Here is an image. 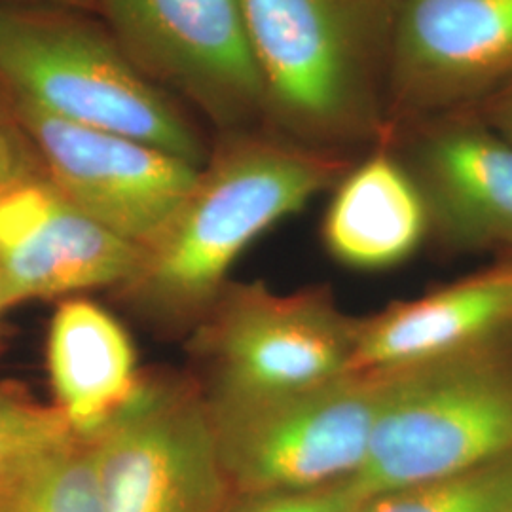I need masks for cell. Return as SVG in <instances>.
Instances as JSON below:
<instances>
[{
	"label": "cell",
	"instance_id": "1",
	"mask_svg": "<svg viewBox=\"0 0 512 512\" xmlns=\"http://www.w3.org/2000/svg\"><path fill=\"white\" fill-rule=\"evenodd\" d=\"M346 162L285 137H241L203 165L175 215L122 287L164 323L200 321L245 249L338 183Z\"/></svg>",
	"mask_w": 512,
	"mask_h": 512
},
{
	"label": "cell",
	"instance_id": "2",
	"mask_svg": "<svg viewBox=\"0 0 512 512\" xmlns=\"http://www.w3.org/2000/svg\"><path fill=\"white\" fill-rule=\"evenodd\" d=\"M399 0H241L264 118L329 150L389 133L387 80Z\"/></svg>",
	"mask_w": 512,
	"mask_h": 512
},
{
	"label": "cell",
	"instance_id": "3",
	"mask_svg": "<svg viewBox=\"0 0 512 512\" xmlns=\"http://www.w3.org/2000/svg\"><path fill=\"white\" fill-rule=\"evenodd\" d=\"M512 454V357L497 340L380 374L361 501Z\"/></svg>",
	"mask_w": 512,
	"mask_h": 512
},
{
	"label": "cell",
	"instance_id": "4",
	"mask_svg": "<svg viewBox=\"0 0 512 512\" xmlns=\"http://www.w3.org/2000/svg\"><path fill=\"white\" fill-rule=\"evenodd\" d=\"M0 82L61 120L203 167L202 139L114 38L71 18L0 8Z\"/></svg>",
	"mask_w": 512,
	"mask_h": 512
},
{
	"label": "cell",
	"instance_id": "5",
	"mask_svg": "<svg viewBox=\"0 0 512 512\" xmlns=\"http://www.w3.org/2000/svg\"><path fill=\"white\" fill-rule=\"evenodd\" d=\"M380 374L247 401H207L220 463L239 495L308 492L357 475L370 446Z\"/></svg>",
	"mask_w": 512,
	"mask_h": 512
},
{
	"label": "cell",
	"instance_id": "6",
	"mask_svg": "<svg viewBox=\"0 0 512 512\" xmlns=\"http://www.w3.org/2000/svg\"><path fill=\"white\" fill-rule=\"evenodd\" d=\"M357 323L323 289L226 287L194 334L209 372L205 399H260L351 374Z\"/></svg>",
	"mask_w": 512,
	"mask_h": 512
},
{
	"label": "cell",
	"instance_id": "7",
	"mask_svg": "<svg viewBox=\"0 0 512 512\" xmlns=\"http://www.w3.org/2000/svg\"><path fill=\"white\" fill-rule=\"evenodd\" d=\"M90 440L103 512H224L230 503L205 393L194 384L145 380Z\"/></svg>",
	"mask_w": 512,
	"mask_h": 512
},
{
	"label": "cell",
	"instance_id": "8",
	"mask_svg": "<svg viewBox=\"0 0 512 512\" xmlns=\"http://www.w3.org/2000/svg\"><path fill=\"white\" fill-rule=\"evenodd\" d=\"M114 40L150 80L222 126L264 118L241 0H101Z\"/></svg>",
	"mask_w": 512,
	"mask_h": 512
},
{
	"label": "cell",
	"instance_id": "9",
	"mask_svg": "<svg viewBox=\"0 0 512 512\" xmlns=\"http://www.w3.org/2000/svg\"><path fill=\"white\" fill-rule=\"evenodd\" d=\"M16 122L50 183L93 220L145 247L175 215L200 169L162 148L52 116L12 95Z\"/></svg>",
	"mask_w": 512,
	"mask_h": 512
},
{
	"label": "cell",
	"instance_id": "10",
	"mask_svg": "<svg viewBox=\"0 0 512 512\" xmlns=\"http://www.w3.org/2000/svg\"><path fill=\"white\" fill-rule=\"evenodd\" d=\"M512 88V0H399L387 114L397 122L450 116Z\"/></svg>",
	"mask_w": 512,
	"mask_h": 512
},
{
	"label": "cell",
	"instance_id": "11",
	"mask_svg": "<svg viewBox=\"0 0 512 512\" xmlns=\"http://www.w3.org/2000/svg\"><path fill=\"white\" fill-rule=\"evenodd\" d=\"M141 258L143 247L86 215L44 173L0 186V277L8 306L126 287Z\"/></svg>",
	"mask_w": 512,
	"mask_h": 512
},
{
	"label": "cell",
	"instance_id": "12",
	"mask_svg": "<svg viewBox=\"0 0 512 512\" xmlns=\"http://www.w3.org/2000/svg\"><path fill=\"white\" fill-rule=\"evenodd\" d=\"M408 167L431 228L456 247H512V143L448 116L418 124Z\"/></svg>",
	"mask_w": 512,
	"mask_h": 512
},
{
	"label": "cell",
	"instance_id": "13",
	"mask_svg": "<svg viewBox=\"0 0 512 512\" xmlns=\"http://www.w3.org/2000/svg\"><path fill=\"white\" fill-rule=\"evenodd\" d=\"M512 325V268L359 319L351 372L382 374L497 340Z\"/></svg>",
	"mask_w": 512,
	"mask_h": 512
},
{
	"label": "cell",
	"instance_id": "14",
	"mask_svg": "<svg viewBox=\"0 0 512 512\" xmlns=\"http://www.w3.org/2000/svg\"><path fill=\"white\" fill-rule=\"evenodd\" d=\"M431 215L410 167L380 147L336 183L321 236L349 270L382 272L416 255Z\"/></svg>",
	"mask_w": 512,
	"mask_h": 512
},
{
	"label": "cell",
	"instance_id": "15",
	"mask_svg": "<svg viewBox=\"0 0 512 512\" xmlns=\"http://www.w3.org/2000/svg\"><path fill=\"white\" fill-rule=\"evenodd\" d=\"M48 368L57 406L80 439L95 437L145 385L128 332L88 300H71L55 311Z\"/></svg>",
	"mask_w": 512,
	"mask_h": 512
},
{
	"label": "cell",
	"instance_id": "16",
	"mask_svg": "<svg viewBox=\"0 0 512 512\" xmlns=\"http://www.w3.org/2000/svg\"><path fill=\"white\" fill-rule=\"evenodd\" d=\"M0 512H103L92 440H74L18 484L4 490Z\"/></svg>",
	"mask_w": 512,
	"mask_h": 512
},
{
	"label": "cell",
	"instance_id": "17",
	"mask_svg": "<svg viewBox=\"0 0 512 512\" xmlns=\"http://www.w3.org/2000/svg\"><path fill=\"white\" fill-rule=\"evenodd\" d=\"M357 512H512V454L463 475L370 497Z\"/></svg>",
	"mask_w": 512,
	"mask_h": 512
},
{
	"label": "cell",
	"instance_id": "18",
	"mask_svg": "<svg viewBox=\"0 0 512 512\" xmlns=\"http://www.w3.org/2000/svg\"><path fill=\"white\" fill-rule=\"evenodd\" d=\"M78 439L59 406L0 391V494Z\"/></svg>",
	"mask_w": 512,
	"mask_h": 512
},
{
	"label": "cell",
	"instance_id": "19",
	"mask_svg": "<svg viewBox=\"0 0 512 512\" xmlns=\"http://www.w3.org/2000/svg\"><path fill=\"white\" fill-rule=\"evenodd\" d=\"M361 503L346 480L308 492L239 495L238 503L226 505L224 512H357Z\"/></svg>",
	"mask_w": 512,
	"mask_h": 512
},
{
	"label": "cell",
	"instance_id": "20",
	"mask_svg": "<svg viewBox=\"0 0 512 512\" xmlns=\"http://www.w3.org/2000/svg\"><path fill=\"white\" fill-rule=\"evenodd\" d=\"M40 173L37 160L29 148V139L19 128L0 114V186L16 183Z\"/></svg>",
	"mask_w": 512,
	"mask_h": 512
},
{
	"label": "cell",
	"instance_id": "21",
	"mask_svg": "<svg viewBox=\"0 0 512 512\" xmlns=\"http://www.w3.org/2000/svg\"><path fill=\"white\" fill-rule=\"evenodd\" d=\"M486 118L490 122V128L512 143V88L499 93L490 101Z\"/></svg>",
	"mask_w": 512,
	"mask_h": 512
},
{
	"label": "cell",
	"instance_id": "22",
	"mask_svg": "<svg viewBox=\"0 0 512 512\" xmlns=\"http://www.w3.org/2000/svg\"><path fill=\"white\" fill-rule=\"evenodd\" d=\"M8 308V300H6V291H4V283H2V277H0V311Z\"/></svg>",
	"mask_w": 512,
	"mask_h": 512
},
{
	"label": "cell",
	"instance_id": "23",
	"mask_svg": "<svg viewBox=\"0 0 512 512\" xmlns=\"http://www.w3.org/2000/svg\"><path fill=\"white\" fill-rule=\"evenodd\" d=\"M52 2H71V4H78V2H84V0H52Z\"/></svg>",
	"mask_w": 512,
	"mask_h": 512
},
{
	"label": "cell",
	"instance_id": "24",
	"mask_svg": "<svg viewBox=\"0 0 512 512\" xmlns=\"http://www.w3.org/2000/svg\"><path fill=\"white\" fill-rule=\"evenodd\" d=\"M509 266H511V268H512V264H509Z\"/></svg>",
	"mask_w": 512,
	"mask_h": 512
}]
</instances>
